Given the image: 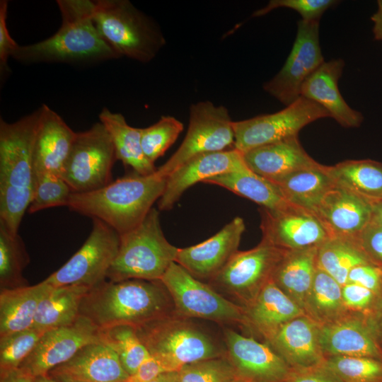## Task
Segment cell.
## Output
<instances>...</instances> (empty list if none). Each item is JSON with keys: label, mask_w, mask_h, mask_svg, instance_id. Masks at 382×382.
<instances>
[{"label": "cell", "mask_w": 382, "mask_h": 382, "mask_svg": "<svg viewBox=\"0 0 382 382\" xmlns=\"http://www.w3.org/2000/svg\"><path fill=\"white\" fill-rule=\"evenodd\" d=\"M42 112V105L16 122L0 119V221L16 233L33 195V151Z\"/></svg>", "instance_id": "1"}, {"label": "cell", "mask_w": 382, "mask_h": 382, "mask_svg": "<svg viewBox=\"0 0 382 382\" xmlns=\"http://www.w3.org/2000/svg\"><path fill=\"white\" fill-rule=\"evenodd\" d=\"M175 313L172 299L159 281H104L83 298L79 316L99 329L126 325L137 328Z\"/></svg>", "instance_id": "2"}, {"label": "cell", "mask_w": 382, "mask_h": 382, "mask_svg": "<svg viewBox=\"0 0 382 382\" xmlns=\"http://www.w3.org/2000/svg\"><path fill=\"white\" fill-rule=\"evenodd\" d=\"M57 4L62 16L59 30L44 40L18 45L13 59L31 64L81 63L120 58L104 40L94 23L93 1L57 0Z\"/></svg>", "instance_id": "3"}, {"label": "cell", "mask_w": 382, "mask_h": 382, "mask_svg": "<svg viewBox=\"0 0 382 382\" xmlns=\"http://www.w3.org/2000/svg\"><path fill=\"white\" fill-rule=\"evenodd\" d=\"M167 178L155 173H134L106 186L71 195L67 207L79 214L98 219L120 235L139 226L163 195Z\"/></svg>", "instance_id": "4"}, {"label": "cell", "mask_w": 382, "mask_h": 382, "mask_svg": "<svg viewBox=\"0 0 382 382\" xmlns=\"http://www.w3.org/2000/svg\"><path fill=\"white\" fill-rule=\"evenodd\" d=\"M93 19L102 37L120 57L148 63L166 44L156 23L129 0L93 1Z\"/></svg>", "instance_id": "5"}, {"label": "cell", "mask_w": 382, "mask_h": 382, "mask_svg": "<svg viewBox=\"0 0 382 382\" xmlns=\"http://www.w3.org/2000/svg\"><path fill=\"white\" fill-rule=\"evenodd\" d=\"M120 236L117 254L107 274L109 281H159L175 262L178 248L166 238L154 207L139 226Z\"/></svg>", "instance_id": "6"}, {"label": "cell", "mask_w": 382, "mask_h": 382, "mask_svg": "<svg viewBox=\"0 0 382 382\" xmlns=\"http://www.w3.org/2000/svg\"><path fill=\"white\" fill-rule=\"evenodd\" d=\"M134 328L149 354L169 371L226 354L208 334L175 313Z\"/></svg>", "instance_id": "7"}, {"label": "cell", "mask_w": 382, "mask_h": 382, "mask_svg": "<svg viewBox=\"0 0 382 382\" xmlns=\"http://www.w3.org/2000/svg\"><path fill=\"white\" fill-rule=\"evenodd\" d=\"M168 291L176 315L219 323L248 325L243 306L219 294L209 284L173 262L160 280Z\"/></svg>", "instance_id": "8"}, {"label": "cell", "mask_w": 382, "mask_h": 382, "mask_svg": "<svg viewBox=\"0 0 382 382\" xmlns=\"http://www.w3.org/2000/svg\"><path fill=\"white\" fill-rule=\"evenodd\" d=\"M116 161L111 138L98 122L88 129L76 132L61 177L73 193L92 192L113 180L112 170Z\"/></svg>", "instance_id": "9"}, {"label": "cell", "mask_w": 382, "mask_h": 382, "mask_svg": "<svg viewBox=\"0 0 382 382\" xmlns=\"http://www.w3.org/2000/svg\"><path fill=\"white\" fill-rule=\"evenodd\" d=\"M233 121L228 110L209 100L190 106L186 135L177 151L157 172L167 178L191 158L199 154L234 148Z\"/></svg>", "instance_id": "10"}, {"label": "cell", "mask_w": 382, "mask_h": 382, "mask_svg": "<svg viewBox=\"0 0 382 382\" xmlns=\"http://www.w3.org/2000/svg\"><path fill=\"white\" fill-rule=\"evenodd\" d=\"M120 234L103 221L92 219V229L82 246L43 281L54 287L78 285L92 288L107 279L119 249Z\"/></svg>", "instance_id": "11"}, {"label": "cell", "mask_w": 382, "mask_h": 382, "mask_svg": "<svg viewBox=\"0 0 382 382\" xmlns=\"http://www.w3.org/2000/svg\"><path fill=\"white\" fill-rule=\"evenodd\" d=\"M325 117H330L325 109L301 96L274 113L233 121L234 149L243 154L257 147L298 137L305 126Z\"/></svg>", "instance_id": "12"}, {"label": "cell", "mask_w": 382, "mask_h": 382, "mask_svg": "<svg viewBox=\"0 0 382 382\" xmlns=\"http://www.w3.org/2000/svg\"><path fill=\"white\" fill-rule=\"evenodd\" d=\"M286 250L262 239L255 248L238 251L209 282V285L236 298L247 306L263 286Z\"/></svg>", "instance_id": "13"}, {"label": "cell", "mask_w": 382, "mask_h": 382, "mask_svg": "<svg viewBox=\"0 0 382 382\" xmlns=\"http://www.w3.org/2000/svg\"><path fill=\"white\" fill-rule=\"evenodd\" d=\"M319 21L300 20L291 52L280 71L263 89L285 106L301 97L303 82L324 62L319 41Z\"/></svg>", "instance_id": "14"}, {"label": "cell", "mask_w": 382, "mask_h": 382, "mask_svg": "<svg viewBox=\"0 0 382 382\" xmlns=\"http://www.w3.org/2000/svg\"><path fill=\"white\" fill-rule=\"evenodd\" d=\"M99 331L91 320L79 316L70 325L44 332L19 368L34 377L47 375L52 369L72 358L83 347L100 342Z\"/></svg>", "instance_id": "15"}, {"label": "cell", "mask_w": 382, "mask_h": 382, "mask_svg": "<svg viewBox=\"0 0 382 382\" xmlns=\"http://www.w3.org/2000/svg\"><path fill=\"white\" fill-rule=\"evenodd\" d=\"M262 239L285 250L318 247L330 238L312 212L291 204L285 209H260Z\"/></svg>", "instance_id": "16"}, {"label": "cell", "mask_w": 382, "mask_h": 382, "mask_svg": "<svg viewBox=\"0 0 382 382\" xmlns=\"http://www.w3.org/2000/svg\"><path fill=\"white\" fill-rule=\"evenodd\" d=\"M226 356L243 382H286L291 368L269 346L233 330L224 332Z\"/></svg>", "instance_id": "17"}, {"label": "cell", "mask_w": 382, "mask_h": 382, "mask_svg": "<svg viewBox=\"0 0 382 382\" xmlns=\"http://www.w3.org/2000/svg\"><path fill=\"white\" fill-rule=\"evenodd\" d=\"M246 166L243 153L234 148L194 156L167 177L164 192L158 201V209H171L183 194L197 183Z\"/></svg>", "instance_id": "18"}, {"label": "cell", "mask_w": 382, "mask_h": 382, "mask_svg": "<svg viewBox=\"0 0 382 382\" xmlns=\"http://www.w3.org/2000/svg\"><path fill=\"white\" fill-rule=\"evenodd\" d=\"M245 230L243 219L236 216L207 240L178 248L175 262L195 278L209 281L238 251Z\"/></svg>", "instance_id": "19"}, {"label": "cell", "mask_w": 382, "mask_h": 382, "mask_svg": "<svg viewBox=\"0 0 382 382\" xmlns=\"http://www.w3.org/2000/svg\"><path fill=\"white\" fill-rule=\"evenodd\" d=\"M373 204L335 184L318 204L315 215L330 237L357 240L371 222Z\"/></svg>", "instance_id": "20"}, {"label": "cell", "mask_w": 382, "mask_h": 382, "mask_svg": "<svg viewBox=\"0 0 382 382\" xmlns=\"http://www.w3.org/2000/svg\"><path fill=\"white\" fill-rule=\"evenodd\" d=\"M323 354L330 356L370 357L382 360L378 328L371 320L360 316L340 318L319 329Z\"/></svg>", "instance_id": "21"}, {"label": "cell", "mask_w": 382, "mask_h": 382, "mask_svg": "<svg viewBox=\"0 0 382 382\" xmlns=\"http://www.w3.org/2000/svg\"><path fill=\"white\" fill-rule=\"evenodd\" d=\"M47 375L59 382H125L129 376L116 353L101 342L83 347Z\"/></svg>", "instance_id": "22"}, {"label": "cell", "mask_w": 382, "mask_h": 382, "mask_svg": "<svg viewBox=\"0 0 382 382\" xmlns=\"http://www.w3.org/2000/svg\"><path fill=\"white\" fill-rule=\"evenodd\" d=\"M316 321L305 315L282 325L267 337L274 350L291 369L306 368L325 361Z\"/></svg>", "instance_id": "23"}, {"label": "cell", "mask_w": 382, "mask_h": 382, "mask_svg": "<svg viewBox=\"0 0 382 382\" xmlns=\"http://www.w3.org/2000/svg\"><path fill=\"white\" fill-rule=\"evenodd\" d=\"M345 66L342 59L325 61L303 82L301 96L322 106L342 127L355 128L361 125L364 117L346 103L340 92L338 81Z\"/></svg>", "instance_id": "24"}, {"label": "cell", "mask_w": 382, "mask_h": 382, "mask_svg": "<svg viewBox=\"0 0 382 382\" xmlns=\"http://www.w3.org/2000/svg\"><path fill=\"white\" fill-rule=\"evenodd\" d=\"M42 106L33 151L35 175L52 173L61 176L76 132L49 106Z\"/></svg>", "instance_id": "25"}, {"label": "cell", "mask_w": 382, "mask_h": 382, "mask_svg": "<svg viewBox=\"0 0 382 382\" xmlns=\"http://www.w3.org/2000/svg\"><path fill=\"white\" fill-rule=\"evenodd\" d=\"M243 154L250 170L272 182L319 163L307 154L299 137L257 147Z\"/></svg>", "instance_id": "26"}, {"label": "cell", "mask_w": 382, "mask_h": 382, "mask_svg": "<svg viewBox=\"0 0 382 382\" xmlns=\"http://www.w3.org/2000/svg\"><path fill=\"white\" fill-rule=\"evenodd\" d=\"M244 309L248 325L255 326L266 338L282 325L305 315L304 310L272 279Z\"/></svg>", "instance_id": "27"}, {"label": "cell", "mask_w": 382, "mask_h": 382, "mask_svg": "<svg viewBox=\"0 0 382 382\" xmlns=\"http://www.w3.org/2000/svg\"><path fill=\"white\" fill-rule=\"evenodd\" d=\"M318 247L286 250L272 280L301 308L311 290L317 265Z\"/></svg>", "instance_id": "28"}, {"label": "cell", "mask_w": 382, "mask_h": 382, "mask_svg": "<svg viewBox=\"0 0 382 382\" xmlns=\"http://www.w3.org/2000/svg\"><path fill=\"white\" fill-rule=\"evenodd\" d=\"M54 286L44 281L0 290V337L32 328L40 301Z\"/></svg>", "instance_id": "29"}, {"label": "cell", "mask_w": 382, "mask_h": 382, "mask_svg": "<svg viewBox=\"0 0 382 382\" xmlns=\"http://www.w3.org/2000/svg\"><path fill=\"white\" fill-rule=\"evenodd\" d=\"M98 118L111 138L117 161L139 175H150L156 171L157 168L144 154L141 128L129 125L123 115L112 112L107 108H103Z\"/></svg>", "instance_id": "30"}, {"label": "cell", "mask_w": 382, "mask_h": 382, "mask_svg": "<svg viewBox=\"0 0 382 382\" xmlns=\"http://www.w3.org/2000/svg\"><path fill=\"white\" fill-rule=\"evenodd\" d=\"M204 183L221 186L271 211L281 210L292 204L277 184L253 172L248 166L212 177Z\"/></svg>", "instance_id": "31"}, {"label": "cell", "mask_w": 382, "mask_h": 382, "mask_svg": "<svg viewBox=\"0 0 382 382\" xmlns=\"http://www.w3.org/2000/svg\"><path fill=\"white\" fill-rule=\"evenodd\" d=\"M273 183L278 185L289 202L314 214L325 195L335 185L329 166L320 163Z\"/></svg>", "instance_id": "32"}, {"label": "cell", "mask_w": 382, "mask_h": 382, "mask_svg": "<svg viewBox=\"0 0 382 382\" xmlns=\"http://www.w3.org/2000/svg\"><path fill=\"white\" fill-rule=\"evenodd\" d=\"M90 289L78 285L53 287L40 301L33 328L44 333L74 323L79 316L81 301Z\"/></svg>", "instance_id": "33"}, {"label": "cell", "mask_w": 382, "mask_h": 382, "mask_svg": "<svg viewBox=\"0 0 382 382\" xmlns=\"http://www.w3.org/2000/svg\"><path fill=\"white\" fill-rule=\"evenodd\" d=\"M335 185L372 204L382 200V163L370 160H346L329 166Z\"/></svg>", "instance_id": "34"}, {"label": "cell", "mask_w": 382, "mask_h": 382, "mask_svg": "<svg viewBox=\"0 0 382 382\" xmlns=\"http://www.w3.org/2000/svg\"><path fill=\"white\" fill-rule=\"evenodd\" d=\"M367 263L373 262L357 240L330 237L318 247V267L332 276L342 286L347 284L352 268Z\"/></svg>", "instance_id": "35"}, {"label": "cell", "mask_w": 382, "mask_h": 382, "mask_svg": "<svg viewBox=\"0 0 382 382\" xmlns=\"http://www.w3.org/2000/svg\"><path fill=\"white\" fill-rule=\"evenodd\" d=\"M345 308L342 286L329 274L317 267L304 311H307L315 321L326 324L342 318Z\"/></svg>", "instance_id": "36"}, {"label": "cell", "mask_w": 382, "mask_h": 382, "mask_svg": "<svg viewBox=\"0 0 382 382\" xmlns=\"http://www.w3.org/2000/svg\"><path fill=\"white\" fill-rule=\"evenodd\" d=\"M30 257L18 232L0 221V290L28 286L23 272Z\"/></svg>", "instance_id": "37"}, {"label": "cell", "mask_w": 382, "mask_h": 382, "mask_svg": "<svg viewBox=\"0 0 382 382\" xmlns=\"http://www.w3.org/2000/svg\"><path fill=\"white\" fill-rule=\"evenodd\" d=\"M99 330L100 341L116 353L129 376L150 357L134 327L119 325Z\"/></svg>", "instance_id": "38"}, {"label": "cell", "mask_w": 382, "mask_h": 382, "mask_svg": "<svg viewBox=\"0 0 382 382\" xmlns=\"http://www.w3.org/2000/svg\"><path fill=\"white\" fill-rule=\"evenodd\" d=\"M183 130V123L170 115H163L154 125L141 128V146L146 158L154 164L175 142Z\"/></svg>", "instance_id": "39"}, {"label": "cell", "mask_w": 382, "mask_h": 382, "mask_svg": "<svg viewBox=\"0 0 382 382\" xmlns=\"http://www.w3.org/2000/svg\"><path fill=\"white\" fill-rule=\"evenodd\" d=\"M325 365L342 382H382V360L363 357L330 356Z\"/></svg>", "instance_id": "40"}, {"label": "cell", "mask_w": 382, "mask_h": 382, "mask_svg": "<svg viewBox=\"0 0 382 382\" xmlns=\"http://www.w3.org/2000/svg\"><path fill=\"white\" fill-rule=\"evenodd\" d=\"M72 191L64 179L52 173L36 175L29 214L56 207H67Z\"/></svg>", "instance_id": "41"}, {"label": "cell", "mask_w": 382, "mask_h": 382, "mask_svg": "<svg viewBox=\"0 0 382 382\" xmlns=\"http://www.w3.org/2000/svg\"><path fill=\"white\" fill-rule=\"evenodd\" d=\"M43 333L33 328L0 337V371L18 368Z\"/></svg>", "instance_id": "42"}, {"label": "cell", "mask_w": 382, "mask_h": 382, "mask_svg": "<svg viewBox=\"0 0 382 382\" xmlns=\"http://www.w3.org/2000/svg\"><path fill=\"white\" fill-rule=\"evenodd\" d=\"M178 382H235L238 379L226 354L187 364L178 371Z\"/></svg>", "instance_id": "43"}, {"label": "cell", "mask_w": 382, "mask_h": 382, "mask_svg": "<svg viewBox=\"0 0 382 382\" xmlns=\"http://www.w3.org/2000/svg\"><path fill=\"white\" fill-rule=\"evenodd\" d=\"M335 0H271L262 8L256 10L252 17L263 16L272 11L286 8L296 11L303 21H320L323 14L337 5Z\"/></svg>", "instance_id": "44"}, {"label": "cell", "mask_w": 382, "mask_h": 382, "mask_svg": "<svg viewBox=\"0 0 382 382\" xmlns=\"http://www.w3.org/2000/svg\"><path fill=\"white\" fill-rule=\"evenodd\" d=\"M8 1H0V76L1 81L11 72L8 61L19 45L11 37L8 31L6 19Z\"/></svg>", "instance_id": "45"}, {"label": "cell", "mask_w": 382, "mask_h": 382, "mask_svg": "<svg viewBox=\"0 0 382 382\" xmlns=\"http://www.w3.org/2000/svg\"><path fill=\"white\" fill-rule=\"evenodd\" d=\"M357 241L371 261L382 267V226L370 222Z\"/></svg>", "instance_id": "46"}, {"label": "cell", "mask_w": 382, "mask_h": 382, "mask_svg": "<svg viewBox=\"0 0 382 382\" xmlns=\"http://www.w3.org/2000/svg\"><path fill=\"white\" fill-rule=\"evenodd\" d=\"M347 283L359 284L376 294L382 289V267L374 263L356 266L349 271Z\"/></svg>", "instance_id": "47"}, {"label": "cell", "mask_w": 382, "mask_h": 382, "mask_svg": "<svg viewBox=\"0 0 382 382\" xmlns=\"http://www.w3.org/2000/svg\"><path fill=\"white\" fill-rule=\"evenodd\" d=\"M286 382H342L325 362L318 365L291 369Z\"/></svg>", "instance_id": "48"}, {"label": "cell", "mask_w": 382, "mask_h": 382, "mask_svg": "<svg viewBox=\"0 0 382 382\" xmlns=\"http://www.w3.org/2000/svg\"><path fill=\"white\" fill-rule=\"evenodd\" d=\"M376 294L359 284L347 283L342 286V296L345 307L364 310L369 308Z\"/></svg>", "instance_id": "49"}, {"label": "cell", "mask_w": 382, "mask_h": 382, "mask_svg": "<svg viewBox=\"0 0 382 382\" xmlns=\"http://www.w3.org/2000/svg\"><path fill=\"white\" fill-rule=\"evenodd\" d=\"M169 371L156 358L150 357L145 360L137 370L129 375L125 382H151L161 374Z\"/></svg>", "instance_id": "50"}, {"label": "cell", "mask_w": 382, "mask_h": 382, "mask_svg": "<svg viewBox=\"0 0 382 382\" xmlns=\"http://www.w3.org/2000/svg\"><path fill=\"white\" fill-rule=\"evenodd\" d=\"M0 373V382H34L35 377L19 367Z\"/></svg>", "instance_id": "51"}, {"label": "cell", "mask_w": 382, "mask_h": 382, "mask_svg": "<svg viewBox=\"0 0 382 382\" xmlns=\"http://www.w3.org/2000/svg\"><path fill=\"white\" fill-rule=\"evenodd\" d=\"M374 23L373 33L374 38L382 41V0L378 1V9L371 18Z\"/></svg>", "instance_id": "52"}, {"label": "cell", "mask_w": 382, "mask_h": 382, "mask_svg": "<svg viewBox=\"0 0 382 382\" xmlns=\"http://www.w3.org/2000/svg\"><path fill=\"white\" fill-rule=\"evenodd\" d=\"M371 223L382 226V200L373 204Z\"/></svg>", "instance_id": "53"}, {"label": "cell", "mask_w": 382, "mask_h": 382, "mask_svg": "<svg viewBox=\"0 0 382 382\" xmlns=\"http://www.w3.org/2000/svg\"><path fill=\"white\" fill-rule=\"evenodd\" d=\"M151 382H178V371L163 373Z\"/></svg>", "instance_id": "54"}, {"label": "cell", "mask_w": 382, "mask_h": 382, "mask_svg": "<svg viewBox=\"0 0 382 382\" xmlns=\"http://www.w3.org/2000/svg\"><path fill=\"white\" fill-rule=\"evenodd\" d=\"M34 382H59L48 375L38 376L35 377Z\"/></svg>", "instance_id": "55"}, {"label": "cell", "mask_w": 382, "mask_h": 382, "mask_svg": "<svg viewBox=\"0 0 382 382\" xmlns=\"http://www.w3.org/2000/svg\"><path fill=\"white\" fill-rule=\"evenodd\" d=\"M235 382H243V381H241V380L238 379V380H236Z\"/></svg>", "instance_id": "56"}]
</instances>
